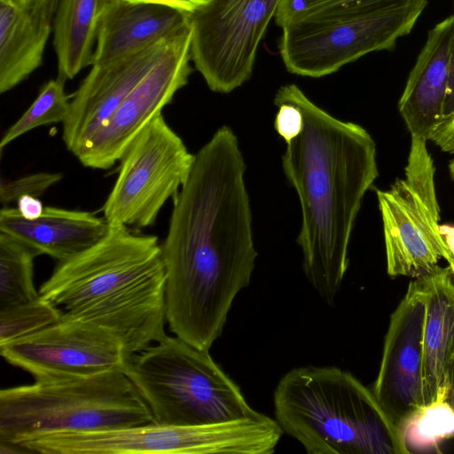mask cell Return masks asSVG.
Returning <instances> with one entry per match:
<instances>
[{
	"mask_svg": "<svg viewBox=\"0 0 454 454\" xmlns=\"http://www.w3.org/2000/svg\"><path fill=\"white\" fill-rule=\"evenodd\" d=\"M246 169L237 136L222 126L194 154L173 200L161 245L166 319L176 337L199 349L209 350L222 335L233 301L254 269Z\"/></svg>",
	"mask_w": 454,
	"mask_h": 454,
	"instance_id": "6da1fadb",
	"label": "cell"
},
{
	"mask_svg": "<svg viewBox=\"0 0 454 454\" xmlns=\"http://www.w3.org/2000/svg\"><path fill=\"white\" fill-rule=\"evenodd\" d=\"M290 102L303 115L301 134L286 145L282 167L301 212L296 242L302 270L321 299L333 305L348 266V246L365 192L378 176L376 144L362 126L340 121L294 83L273 103Z\"/></svg>",
	"mask_w": 454,
	"mask_h": 454,
	"instance_id": "7a4b0ae2",
	"label": "cell"
},
{
	"mask_svg": "<svg viewBox=\"0 0 454 454\" xmlns=\"http://www.w3.org/2000/svg\"><path fill=\"white\" fill-rule=\"evenodd\" d=\"M165 286L158 238L110 224L98 243L59 262L38 292L63 316L113 333L132 356L167 336Z\"/></svg>",
	"mask_w": 454,
	"mask_h": 454,
	"instance_id": "3957f363",
	"label": "cell"
},
{
	"mask_svg": "<svg viewBox=\"0 0 454 454\" xmlns=\"http://www.w3.org/2000/svg\"><path fill=\"white\" fill-rule=\"evenodd\" d=\"M275 419L309 454H410L372 389L334 366L296 367L273 394Z\"/></svg>",
	"mask_w": 454,
	"mask_h": 454,
	"instance_id": "277c9868",
	"label": "cell"
},
{
	"mask_svg": "<svg viewBox=\"0 0 454 454\" xmlns=\"http://www.w3.org/2000/svg\"><path fill=\"white\" fill-rule=\"evenodd\" d=\"M152 422L148 406L122 371L35 380L0 391V443Z\"/></svg>",
	"mask_w": 454,
	"mask_h": 454,
	"instance_id": "5b68a950",
	"label": "cell"
},
{
	"mask_svg": "<svg viewBox=\"0 0 454 454\" xmlns=\"http://www.w3.org/2000/svg\"><path fill=\"white\" fill-rule=\"evenodd\" d=\"M124 372L157 424L196 427L262 416L209 350L176 336L133 355Z\"/></svg>",
	"mask_w": 454,
	"mask_h": 454,
	"instance_id": "8992f818",
	"label": "cell"
},
{
	"mask_svg": "<svg viewBox=\"0 0 454 454\" xmlns=\"http://www.w3.org/2000/svg\"><path fill=\"white\" fill-rule=\"evenodd\" d=\"M427 0H366L325 8L281 27L286 70L319 78L373 51H390L408 35Z\"/></svg>",
	"mask_w": 454,
	"mask_h": 454,
	"instance_id": "52a82bcc",
	"label": "cell"
},
{
	"mask_svg": "<svg viewBox=\"0 0 454 454\" xmlns=\"http://www.w3.org/2000/svg\"><path fill=\"white\" fill-rule=\"evenodd\" d=\"M283 431L264 414L218 424L176 427L154 422L125 427L42 434L17 444L41 454H271Z\"/></svg>",
	"mask_w": 454,
	"mask_h": 454,
	"instance_id": "ba28073f",
	"label": "cell"
},
{
	"mask_svg": "<svg viewBox=\"0 0 454 454\" xmlns=\"http://www.w3.org/2000/svg\"><path fill=\"white\" fill-rule=\"evenodd\" d=\"M434 172L427 140L411 136L404 177L387 190H376L389 276L419 278L452 255L439 224Z\"/></svg>",
	"mask_w": 454,
	"mask_h": 454,
	"instance_id": "9c48e42d",
	"label": "cell"
},
{
	"mask_svg": "<svg viewBox=\"0 0 454 454\" xmlns=\"http://www.w3.org/2000/svg\"><path fill=\"white\" fill-rule=\"evenodd\" d=\"M118 176L104 206L111 225L141 229L156 221L174 200L192 169V154L162 114L151 121L121 157Z\"/></svg>",
	"mask_w": 454,
	"mask_h": 454,
	"instance_id": "30bf717a",
	"label": "cell"
},
{
	"mask_svg": "<svg viewBox=\"0 0 454 454\" xmlns=\"http://www.w3.org/2000/svg\"><path fill=\"white\" fill-rule=\"evenodd\" d=\"M282 0H210L189 15L191 58L207 87L230 93L249 80Z\"/></svg>",
	"mask_w": 454,
	"mask_h": 454,
	"instance_id": "8fae6325",
	"label": "cell"
},
{
	"mask_svg": "<svg viewBox=\"0 0 454 454\" xmlns=\"http://www.w3.org/2000/svg\"><path fill=\"white\" fill-rule=\"evenodd\" d=\"M192 32H179L166 54L133 88L110 118L74 153L86 168L107 169L121 159L137 135L170 104L192 73Z\"/></svg>",
	"mask_w": 454,
	"mask_h": 454,
	"instance_id": "7c38bea8",
	"label": "cell"
},
{
	"mask_svg": "<svg viewBox=\"0 0 454 454\" xmlns=\"http://www.w3.org/2000/svg\"><path fill=\"white\" fill-rule=\"evenodd\" d=\"M0 354L35 380L125 372L131 358L110 332L63 315L38 332L0 345Z\"/></svg>",
	"mask_w": 454,
	"mask_h": 454,
	"instance_id": "4fadbf2b",
	"label": "cell"
},
{
	"mask_svg": "<svg viewBox=\"0 0 454 454\" xmlns=\"http://www.w3.org/2000/svg\"><path fill=\"white\" fill-rule=\"evenodd\" d=\"M426 293L414 278L392 313L372 391L399 427L412 411L427 404L424 378Z\"/></svg>",
	"mask_w": 454,
	"mask_h": 454,
	"instance_id": "5bb4252c",
	"label": "cell"
},
{
	"mask_svg": "<svg viewBox=\"0 0 454 454\" xmlns=\"http://www.w3.org/2000/svg\"><path fill=\"white\" fill-rule=\"evenodd\" d=\"M176 35L140 51L92 65L73 94L68 114L62 122V139L72 153L104 125L166 54Z\"/></svg>",
	"mask_w": 454,
	"mask_h": 454,
	"instance_id": "9a60e30c",
	"label": "cell"
},
{
	"mask_svg": "<svg viewBox=\"0 0 454 454\" xmlns=\"http://www.w3.org/2000/svg\"><path fill=\"white\" fill-rule=\"evenodd\" d=\"M411 136L428 140L454 112V15L436 24L410 72L398 103Z\"/></svg>",
	"mask_w": 454,
	"mask_h": 454,
	"instance_id": "2e32d148",
	"label": "cell"
},
{
	"mask_svg": "<svg viewBox=\"0 0 454 454\" xmlns=\"http://www.w3.org/2000/svg\"><path fill=\"white\" fill-rule=\"evenodd\" d=\"M189 15L162 4L107 0L98 22L93 65L176 35L189 27Z\"/></svg>",
	"mask_w": 454,
	"mask_h": 454,
	"instance_id": "e0dca14e",
	"label": "cell"
},
{
	"mask_svg": "<svg viewBox=\"0 0 454 454\" xmlns=\"http://www.w3.org/2000/svg\"><path fill=\"white\" fill-rule=\"evenodd\" d=\"M110 224L95 214L55 207H45L40 217L28 220L18 208L4 207L0 211V231L38 255L47 254L59 262L92 247L108 232Z\"/></svg>",
	"mask_w": 454,
	"mask_h": 454,
	"instance_id": "ac0fdd59",
	"label": "cell"
},
{
	"mask_svg": "<svg viewBox=\"0 0 454 454\" xmlns=\"http://www.w3.org/2000/svg\"><path fill=\"white\" fill-rule=\"evenodd\" d=\"M56 0H0V92L26 80L43 62Z\"/></svg>",
	"mask_w": 454,
	"mask_h": 454,
	"instance_id": "d6986e66",
	"label": "cell"
},
{
	"mask_svg": "<svg viewBox=\"0 0 454 454\" xmlns=\"http://www.w3.org/2000/svg\"><path fill=\"white\" fill-rule=\"evenodd\" d=\"M421 278L427 306L423 378L429 404L448 395L454 361V276L449 265Z\"/></svg>",
	"mask_w": 454,
	"mask_h": 454,
	"instance_id": "ffe728a7",
	"label": "cell"
},
{
	"mask_svg": "<svg viewBox=\"0 0 454 454\" xmlns=\"http://www.w3.org/2000/svg\"><path fill=\"white\" fill-rule=\"evenodd\" d=\"M107 0H59L53 20V46L59 78L73 79L93 65L98 27Z\"/></svg>",
	"mask_w": 454,
	"mask_h": 454,
	"instance_id": "44dd1931",
	"label": "cell"
},
{
	"mask_svg": "<svg viewBox=\"0 0 454 454\" xmlns=\"http://www.w3.org/2000/svg\"><path fill=\"white\" fill-rule=\"evenodd\" d=\"M30 247L0 231V310L40 296L33 280L34 258Z\"/></svg>",
	"mask_w": 454,
	"mask_h": 454,
	"instance_id": "7402d4cb",
	"label": "cell"
},
{
	"mask_svg": "<svg viewBox=\"0 0 454 454\" xmlns=\"http://www.w3.org/2000/svg\"><path fill=\"white\" fill-rule=\"evenodd\" d=\"M410 453L439 452L443 442L454 437V410L446 400L419 407L399 425Z\"/></svg>",
	"mask_w": 454,
	"mask_h": 454,
	"instance_id": "603a6c76",
	"label": "cell"
},
{
	"mask_svg": "<svg viewBox=\"0 0 454 454\" xmlns=\"http://www.w3.org/2000/svg\"><path fill=\"white\" fill-rule=\"evenodd\" d=\"M65 80L58 77L48 81L40 90L27 110L4 134L0 152L25 133L45 125L63 122L69 112V96L65 91Z\"/></svg>",
	"mask_w": 454,
	"mask_h": 454,
	"instance_id": "cb8c5ba5",
	"label": "cell"
},
{
	"mask_svg": "<svg viewBox=\"0 0 454 454\" xmlns=\"http://www.w3.org/2000/svg\"><path fill=\"white\" fill-rule=\"evenodd\" d=\"M61 311L41 295L0 310V345L38 332L59 320Z\"/></svg>",
	"mask_w": 454,
	"mask_h": 454,
	"instance_id": "d4e9b609",
	"label": "cell"
},
{
	"mask_svg": "<svg viewBox=\"0 0 454 454\" xmlns=\"http://www.w3.org/2000/svg\"><path fill=\"white\" fill-rule=\"evenodd\" d=\"M63 178L61 173L40 172L15 180H1L0 202L7 207L25 195L39 197Z\"/></svg>",
	"mask_w": 454,
	"mask_h": 454,
	"instance_id": "484cf974",
	"label": "cell"
},
{
	"mask_svg": "<svg viewBox=\"0 0 454 454\" xmlns=\"http://www.w3.org/2000/svg\"><path fill=\"white\" fill-rule=\"evenodd\" d=\"M362 1L366 0H282L275 16V22L282 27L320 10Z\"/></svg>",
	"mask_w": 454,
	"mask_h": 454,
	"instance_id": "4316f807",
	"label": "cell"
},
{
	"mask_svg": "<svg viewBox=\"0 0 454 454\" xmlns=\"http://www.w3.org/2000/svg\"><path fill=\"white\" fill-rule=\"evenodd\" d=\"M274 105L278 107L274 129L287 145L301 134L303 115L301 109L293 103L281 102Z\"/></svg>",
	"mask_w": 454,
	"mask_h": 454,
	"instance_id": "83f0119b",
	"label": "cell"
},
{
	"mask_svg": "<svg viewBox=\"0 0 454 454\" xmlns=\"http://www.w3.org/2000/svg\"><path fill=\"white\" fill-rule=\"evenodd\" d=\"M428 140L434 142L443 152L454 153V112L432 130Z\"/></svg>",
	"mask_w": 454,
	"mask_h": 454,
	"instance_id": "f1b7e54d",
	"label": "cell"
},
{
	"mask_svg": "<svg viewBox=\"0 0 454 454\" xmlns=\"http://www.w3.org/2000/svg\"><path fill=\"white\" fill-rule=\"evenodd\" d=\"M130 3H145L167 5L192 14L210 0H122Z\"/></svg>",
	"mask_w": 454,
	"mask_h": 454,
	"instance_id": "f546056e",
	"label": "cell"
},
{
	"mask_svg": "<svg viewBox=\"0 0 454 454\" xmlns=\"http://www.w3.org/2000/svg\"><path fill=\"white\" fill-rule=\"evenodd\" d=\"M16 203L20 215L28 220H35L40 217L45 208L38 197L32 195L22 196Z\"/></svg>",
	"mask_w": 454,
	"mask_h": 454,
	"instance_id": "4dcf8cb0",
	"label": "cell"
},
{
	"mask_svg": "<svg viewBox=\"0 0 454 454\" xmlns=\"http://www.w3.org/2000/svg\"><path fill=\"white\" fill-rule=\"evenodd\" d=\"M446 401L454 410V361L450 370L449 389Z\"/></svg>",
	"mask_w": 454,
	"mask_h": 454,
	"instance_id": "1f68e13d",
	"label": "cell"
},
{
	"mask_svg": "<svg viewBox=\"0 0 454 454\" xmlns=\"http://www.w3.org/2000/svg\"><path fill=\"white\" fill-rule=\"evenodd\" d=\"M441 230H442L443 237L451 251V254L454 257V228H450V227L442 228L441 227Z\"/></svg>",
	"mask_w": 454,
	"mask_h": 454,
	"instance_id": "d6a6232c",
	"label": "cell"
},
{
	"mask_svg": "<svg viewBox=\"0 0 454 454\" xmlns=\"http://www.w3.org/2000/svg\"><path fill=\"white\" fill-rule=\"evenodd\" d=\"M449 171H450V176L454 180V159L449 164Z\"/></svg>",
	"mask_w": 454,
	"mask_h": 454,
	"instance_id": "836d02e7",
	"label": "cell"
},
{
	"mask_svg": "<svg viewBox=\"0 0 454 454\" xmlns=\"http://www.w3.org/2000/svg\"><path fill=\"white\" fill-rule=\"evenodd\" d=\"M448 262H449L450 267L451 268V270H452V273H453V276H454V257H453V255L448 261Z\"/></svg>",
	"mask_w": 454,
	"mask_h": 454,
	"instance_id": "e575fe53",
	"label": "cell"
},
{
	"mask_svg": "<svg viewBox=\"0 0 454 454\" xmlns=\"http://www.w3.org/2000/svg\"><path fill=\"white\" fill-rule=\"evenodd\" d=\"M7 1H11V2H15V3H17V2H21V1H23V0H7Z\"/></svg>",
	"mask_w": 454,
	"mask_h": 454,
	"instance_id": "d590c367",
	"label": "cell"
},
{
	"mask_svg": "<svg viewBox=\"0 0 454 454\" xmlns=\"http://www.w3.org/2000/svg\"><path fill=\"white\" fill-rule=\"evenodd\" d=\"M453 15H454V13H453Z\"/></svg>",
	"mask_w": 454,
	"mask_h": 454,
	"instance_id": "8d00e7d4",
	"label": "cell"
}]
</instances>
